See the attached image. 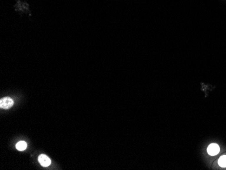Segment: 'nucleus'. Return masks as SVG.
<instances>
[{
	"label": "nucleus",
	"mask_w": 226,
	"mask_h": 170,
	"mask_svg": "<svg viewBox=\"0 0 226 170\" xmlns=\"http://www.w3.org/2000/svg\"><path fill=\"white\" fill-rule=\"evenodd\" d=\"M14 105V100L10 97H5L0 100V108L3 109H9Z\"/></svg>",
	"instance_id": "nucleus-1"
},
{
	"label": "nucleus",
	"mask_w": 226,
	"mask_h": 170,
	"mask_svg": "<svg viewBox=\"0 0 226 170\" xmlns=\"http://www.w3.org/2000/svg\"><path fill=\"white\" fill-rule=\"evenodd\" d=\"M38 161L43 167H48L51 164V160L45 155H41L39 156Z\"/></svg>",
	"instance_id": "nucleus-3"
},
{
	"label": "nucleus",
	"mask_w": 226,
	"mask_h": 170,
	"mask_svg": "<svg viewBox=\"0 0 226 170\" xmlns=\"http://www.w3.org/2000/svg\"><path fill=\"white\" fill-rule=\"evenodd\" d=\"M218 164L222 167H226V155H223L220 158Z\"/></svg>",
	"instance_id": "nucleus-5"
},
{
	"label": "nucleus",
	"mask_w": 226,
	"mask_h": 170,
	"mask_svg": "<svg viewBox=\"0 0 226 170\" xmlns=\"http://www.w3.org/2000/svg\"><path fill=\"white\" fill-rule=\"evenodd\" d=\"M16 148L20 151H23L27 148V144L24 141H20L16 144Z\"/></svg>",
	"instance_id": "nucleus-4"
},
{
	"label": "nucleus",
	"mask_w": 226,
	"mask_h": 170,
	"mask_svg": "<svg viewBox=\"0 0 226 170\" xmlns=\"http://www.w3.org/2000/svg\"><path fill=\"white\" fill-rule=\"evenodd\" d=\"M220 148L218 144L213 143L210 144L209 147L207 148V153H209V155L211 156H215L220 153Z\"/></svg>",
	"instance_id": "nucleus-2"
}]
</instances>
